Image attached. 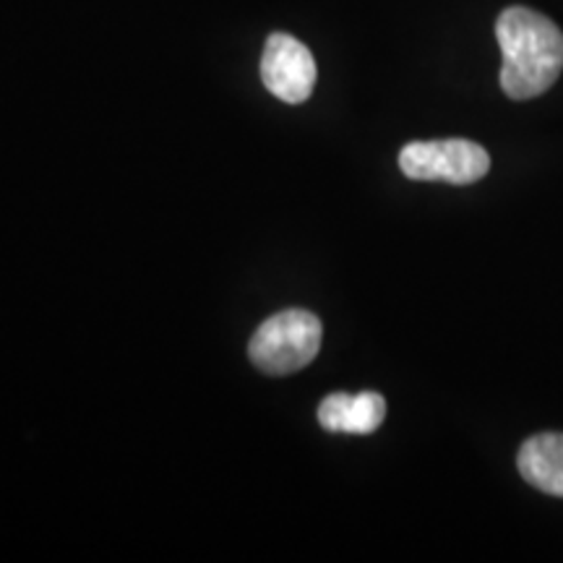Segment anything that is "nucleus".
Returning <instances> with one entry per match:
<instances>
[{"instance_id":"1","label":"nucleus","mask_w":563,"mask_h":563,"mask_svg":"<svg viewBox=\"0 0 563 563\" xmlns=\"http://www.w3.org/2000/svg\"><path fill=\"white\" fill-rule=\"evenodd\" d=\"M504 53L501 89L511 100L545 95L563 70V32L543 13L511 5L496 21Z\"/></svg>"},{"instance_id":"2","label":"nucleus","mask_w":563,"mask_h":563,"mask_svg":"<svg viewBox=\"0 0 563 563\" xmlns=\"http://www.w3.org/2000/svg\"><path fill=\"white\" fill-rule=\"evenodd\" d=\"M321 350V321L311 311L290 308L266 319L251 336L249 357L266 376L306 368Z\"/></svg>"},{"instance_id":"3","label":"nucleus","mask_w":563,"mask_h":563,"mask_svg":"<svg viewBox=\"0 0 563 563\" xmlns=\"http://www.w3.org/2000/svg\"><path fill=\"white\" fill-rule=\"evenodd\" d=\"M399 170L410 180H441L470 186L490 170V157L481 144L467 139L412 141L399 152Z\"/></svg>"},{"instance_id":"4","label":"nucleus","mask_w":563,"mask_h":563,"mask_svg":"<svg viewBox=\"0 0 563 563\" xmlns=\"http://www.w3.org/2000/svg\"><path fill=\"white\" fill-rule=\"evenodd\" d=\"M262 81L282 102H306L316 87V60L311 51L292 34L274 32L264 45Z\"/></svg>"},{"instance_id":"5","label":"nucleus","mask_w":563,"mask_h":563,"mask_svg":"<svg viewBox=\"0 0 563 563\" xmlns=\"http://www.w3.org/2000/svg\"><path fill=\"white\" fill-rule=\"evenodd\" d=\"M386 418V399L376 391L344 394L336 391L319 407V422L329 433L368 435L382 428Z\"/></svg>"},{"instance_id":"6","label":"nucleus","mask_w":563,"mask_h":563,"mask_svg":"<svg viewBox=\"0 0 563 563\" xmlns=\"http://www.w3.org/2000/svg\"><path fill=\"white\" fill-rule=\"evenodd\" d=\"M519 475L532 488L563 498V433H538L517 454Z\"/></svg>"}]
</instances>
